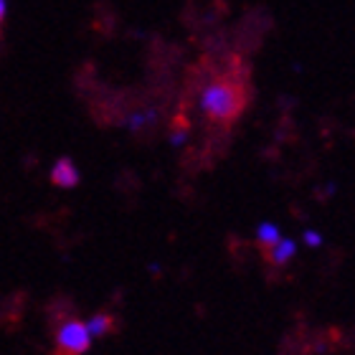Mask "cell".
I'll return each mask as SVG.
<instances>
[{
    "label": "cell",
    "mask_w": 355,
    "mask_h": 355,
    "mask_svg": "<svg viewBox=\"0 0 355 355\" xmlns=\"http://www.w3.org/2000/svg\"><path fill=\"white\" fill-rule=\"evenodd\" d=\"M249 94L236 76H216L200 94V110L216 125H234L246 110Z\"/></svg>",
    "instance_id": "cell-1"
},
{
    "label": "cell",
    "mask_w": 355,
    "mask_h": 355,
    "mask_svg": "<svg viewBox=\"0 0 355 355\" xmlns=\"http://www.w3.org/2000/svg\"><path fill=\"white\" fill-rule=\"evenodd\" d=\"M92 348V333L84 322H64L56 333V355H84Z\"/></svg>",
    "instance_id": "cell-2"
},
{
    "label": "cell",
    "mask_w": 355,
    "mask_h": 355,
    "mask_svg": "<svg viewBox=\"0 0 355 355\" xmlns=\"http://www.w3.org/2000/svg\"><path fill=\"white\" fill-rule=\"evenodd\" d=\"M51 183L59 185V188H76L82 183V173L74 165L71 157H59L56 165L51 168Z\"/></svg>",
    "instance_id": "cell-3"
},
{
    "label": "cell",
    "mask_w": 355,
    "mask_h": 355,
    "mask_svg": "<svg viewBox=\"0 0 355 355\" xmlns=\"http://www.w3.org/2000/svg\"><path fill=\"white\" fill-rule=\"evenodd\" d=\"M297 246L292 239H279V241H274L272 246H266V259L272 261V264H287L292 257H295Z\"/></svg>",
    "instance_id": "cell-4"
},
{
    "label": "cell",
    "mask_w": 355,
    "mask_h": 355,
    "mask_svg": "<svg viewBox=\"0 0 355 355\" xmlns=\"http://www.w3.org/2000/svg\"><path fill=\"white\" fill-rule=\"evenodd\" d=\"M87 330L92 333V338H102V335L114 333V318L107 315V312H99L87 322Z\"/></svg>",
    "instance_id": "cell-5"
},
{
    "label": "cell",
    "mask_w": 355,
    "mask_h": 355,
    "mask_svg": "<svg viewBox=\"0 0 355 355\" xmlns=\"http://www.w3.org/2000/svg\"><path fill=\"white\" fill-rule=\"evenodd\" d=\"M279 229L274 226V223H261L259 229H257V241H259L261 246H272L274 241H279Z\"/></svg>",
    "instance_id": "cell-6"
},
{
    "label": "cell",
    "mask_w": 355,
    "mask_h": 355,
    "mask_svg": "<svg viewBox=\"0 0 355 355\" xmlns=\"http://www.w3.org/2000/svg\"><path fill=\"white\" fill-rule=\"evenodd\" d=\"M304 244H307V246H320V244H322V236H320L318 231H307V234H304Z\"/></svg>",
    "instance_id": "cell-7"
},
{
    "label": "cell",
    "mask_w": 355,
    "mask_h": 355,
    "mask_svg": "<svg viewBox=\"0 0 355 355\" xmlns=\"http://www.w3.org/2000/svg\"><path fill=\"white\" fill-rule=\"evenodd\" d=\"M6 0H0V23H3V18H6Z\"/></svg>",
    "instance_id": "cell-8"
}]
</instances>
